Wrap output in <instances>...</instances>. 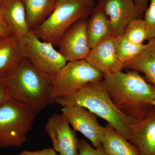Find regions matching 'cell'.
<instances>
[{"instance_id": "obj_1", "label": "cell", "mask_w": 155, "mask_h": 155, "mask_svg": "<svg viewBox=\"0 0 155 155\" xmlns=\"http://www.w3.org/2000/svg\"><path fill=\"white\" fill-rule=\"evenodd\" d=\"M54 101L62 107L78 106L86 108L105 120L117 133L131 142L138 120L127 116L117 108L106 90L103 80L89 84L74 94L56 99Z\"/></svg>"}, {"instance_id": "obj_2", "label": "cell", "mask_w": 155, "mask_h": 155, "mask_svg": "<svg viewBox=\"0 0 155 155\" xmlns=\"http://www.w3.org/2000/svg\"><path fill=\"white\" fill-rule=\"evenodd\" d=\"M103 82L111 100L122 113L138 120L148 115L144 107L151 105L155 87L137 71H121L104 75Z\"/></svg>"}, {"instance_id": "obj_3", "label": "cell", "mask_w": 155, "mask_h": 155, "mask_svg": "<svg viewBox=\"0 0 155 155\" xmlns=\"http://www.w3.org/2000/svg\"><path fill=\"white\" fill-rule=\"evenodd\" d=\"M5 81L9 96L27 105L36 115L55 103L51 76L37 69L27 58Z\"/></svg>"}, {"instance_id": "obj_4", "label": "cell", "mask_w": 155, "mask_h": 155, "mask_svg": "<svg viewBox=\"0 0 155 155\" xmlns=\"http://www.w3.org/2000/svg\"><path fill=\"white\" fill-rule=\"evenodd\" d=\"M94 8L92 0H58L49 16L32 31L40 39L57 46L65 32L77 21L86 19Z\"/></svg>"}, {"instance_id": "obj_5", "label": "cell", "mask_w": 155, "mask_h": 155, "mask_svg": "<svg viewBox=\"0 0 155 155\" xmlns=\"http://www.w3.org/2000/svg\"><path fill=\"white\" fill-rule=\"evenodd\" d=\"M36 116L27 105L9 97L0 105V147L22 146Z\"/></svg>"}, {"instance_id": "obj_6", "label": "cell", "mask_w": 155, "mask_h": 155, "mask_svg": "<svg viewBox=\"0 0 155 155\" xmlns=\"http://www.w3.org/2000/svg\"><path fill=\"white\" fill-rule=\"evenodd\" d=\"M104 75L85 60L67 62L51 76L54 100L69 96L89 84L103 80Z\"/></svg>"}, {"instance_id": "obj_7", "label": "cell", "mask_w": 155, "mask_h": 155, "mask_svg": "<svg viewBox=\"0 0 155 155\" xmlns=\"http://www.w3.org/2000/svg\"><path fill=\"white\" fill-rule=\"evenodd\" d=\"M19 42L24 58L47 75H56L67 63L53 45L39 39L32 30L19 38Z\"/></svg>"}, {"instance_id": "obj_8", "label": "cell", "mask_w": 155, "mask_h": 155, "mask_svg": "<svg viewBox=\"0 0 155 155\" xmlns=\"http://www.w3.org/2000/svg\"><path fill=\"white\" fill-rule=\"evenodd\" d=\"M61 111L74 131L83 134L94 147H102L105 127L100 125L95 114L78 106H64Z\"/></svg>"}, {"instance_id": "obj_9", "label": "cell", "mask_w": 155, "mask_h": 155, "mask_svg": "<svg viewBox=\"0 0 155 155\" xmlns=\"http://www.w3.org/2000/svg\"><path fill=\"white\" fill-rule=\"evenodd\" d=\"M45 130L51 140L53 148L59 155H78L79 140L64 114H52Z\"/></svg>"}, {"instance_id": "obj_10", "label": "cell", "mask_w": 155, "mask_h": 155, "mask_svg": "<svg viewBox=\"0 0 155 155\" xmlns=\"http://www.w3.org/2000/svg\"><path fill=\"white\" fill-rule=\"evenodd\" d=\"M87 20L73 24L60 39L59 52L67 62L85 60L91 51L87 32Z\"/></svg>"}, {"instance_id": "obj_11", "label": "cell", "mask_w": 155, "mask_h": 155, "mask_svg": "<svg viewBox=\"0 0 155 155\" xmlns=\"http://www.w3.org/2000/svg\"><path fill=\"white\" fill-rule=\"evenodd\" d=\"M107 17L112 36L122 35L131 21L140 14L134 0H100Z\"/></svg>"}, {"instance_id": "obj_12", "label": "cell", "mask_w": 155, "mask_h": 155, "mask_svg": "<svg viewBox=\"0 0 155 155\" xmlns=\"http://www.w3.org/2000/svg\"><path fill=\"white\" fill-rule=\"evenodd\" d=\"M85 60L104 75L114 74L124 69V64L116 55L112 35L91 49Z\"/></svg>"}, {"instance_id": "obj_13", "label": "cell", "mask_w": 155, "mask_h": 155, "mask_svg": "<svg viewBox=\"0 0 155 155\" xmlns=\"http://www.w3.org/2000/svg\"><path fill=\"white\" fill-rule=\"evenodd\" d=\"M0 14L14 35L21 38L30 31L22 0H2Z\"/></svg>"}, {"instance_id": "obj_14", "label": "cell", "mask_w": 155, "mask_h": 155, "mask_svg": "<svg viewBox=\"0 0 155 155\" xmlns=\"http://www.w3.org/2000/svg\"><path fill=\"white\" fill-rule=\"evenodd\" d=\"M130 143L137 147L140 155H155V113L150 112L138 120Z\"/></svg>"}, {"instance_id": "obj_15", "label": "cell", "mask_w": 155, "mask_h": 155, "mask_svg": "<svg viewBox=\"0 0 155 155\" xmlns=\"http://www.w3.org/2000/svg\"><path fill=\"white\" fill-rule=\"evenodd\" d=\"M24 58L18 37L0 38V77H8Z\"/></svg>"}, {"instance_id": "obj_16", "label": "cell", "mask_w": 155, "mask_h": 155, "mask_svg": "<svg viewBox=\"0 0 155 155\" xmlns=\"http://www.w3.org/2000/svg\"><path fill=\"white\" fill-rule=\"evenodd\" d=\"M87 20V32L91 49L111 35L110 23L100 2L94 8Z\"/></svg>"}, {"instance_id": "obj_17", "label": "cell", "mask_w": 155, "mask_h": 155, "mask_svg": "<svg viewBox=\"0 0 155 155\" xmlns=\"http://www.w3.org/2000/svg\"><path fill=\"white\" fill-rule=\"evenodd\" d=\"M102 147L106 155H140L136 147L108 124L105 127Z\"/></svg>"}, {"instance_id": "obj_18", "label": "cell", "mask_w": 155, "mask_h": 155, "mask_svg": "<svg viewBox=\"0 0 155 155\" xmlns=\"http://www.w3.org/2000/svg\"><path fill=\"white\" fill-rule=\"evenodd\" d=\"M58 0H22L29 30L44 22L52 13Z\"/></svg>"}, {"instance_id": "obj_19", "label": "cell", "mask_w": 155, "mask_h": 155, "mask_svg": "<svg viewBox=\"0 0 155 155\" xmlns=\"http://www.w3.org/2000/svg\"><path fill=\"white\" fill-rule=\"evenodd\" d=\"M124 68L143 73L155 87V39L149 40L144 49L132 61L124 64Z\"/></svg>"}, {"instance_id": "obj_20", "label": "cell", "mask_w": 155, "mask_h": 155, "mask_svg": "<svg viewBox=\"0 0 155 155\" xmlns=\"http://www.w3.org/2000/svg\"><path fill=\"white\" fill-rule=\"evenodd\" d=\"M114 42L117 57L124 65L136 58L147 46L134 44L123 35L114 36Z\"/></svg>"}, {"instance_id": "obj_21", "label": "cell", "mask_w": 155, "mask_h": 155, "mask_svg": "<svg viewBox=\"0 0 155 155\" xmlns=\"http://www.w3.org/2000/svg\"><path fill=\"white\" fill-rule=\"evenodd\" d=\"M128 40L137 45L143 44L148 39L147 31L144 20L134 19L128 24L123 35Z\"/></svg>"}, {"instance_id": "obj_22", "label": "cell", "mask_w": 155, "mask_h": 155, "mask_svg": "<svg viewBox=\"0 0 155 155\" xmlns=\"http://www.w3.org/2000/svg\"><path fill=\"white\" fill-rule=\"evenodd\" d=\"M145 13L144 21L147 31L149 41L155 39V0H150V5Z\"/></svg>"}, {"instance_id": "obj_23", "label": "cell", "mask_w": 155, "mask_h": 155, "mask_svg": "<svg viewBox=\"0 0 155 155\" xmlns=\"http://www.w3.org/2000/svg\"><path fill=\"white\" fill-rule=\"evenodd\" d=\"M78 155H106L102 147L94 148L84 140H78Z\"/></svg>"}, {"instance_id": "obj_24", "label": "cell", "mask_w": 155, "mask_h": 155, "mask_svg": "<svg viewBox=\"0 0 155 155\" xmlns=\"http://www.w3.org/2000/svg\"><path fill=\"white\" fill-rule=\"evenodd\" d=\"M17 155H59L53 148H47L36 151L24 150Z\"/></svg>"}, {"instance_id": "obj_25", "label": "cell", "mask_w": 155, "mask_h": 155, "mask_svg": "<svg viewBox=\"0 0 155 155\" xmlns=\"http://www.w3.org/2000/svg\"><path fill=\"white\" fill-rule=\"evenodd\" d=\"M9 97L5 79L0 77V105Z\"/></svg>"}, {"instance_id": "obj_26", "label": "cell", "mask_w": 155, "mask_h": 155, "mask_svg": "<svg viewBox=\"0 0 155 155\" xmlns=\"http://www.w3.org/2000/svg\"><path fill=\"white\" fill-rule=\"evenodd\" d=\"M14 35L3 19L0 14V38Z\"/></svg>"}, {"instance_id": "obj_27", "label": "cell", "mask_w": 155, "mask_h": 155, "mask_svg": "<svg viewBox=\"0 0 155 155\" xmlns=\"http://www.w3.org/2000/svg\"><path fill=\"white\" fill-rule=\"evenodd\" d=\"M140 14L145 12L147 7L148 0H134Z\"/></svg>"}, {"instance_id": "obj_28", "label": "cell", "mask_w": 155, "mask_h": 155, "mask_svg": "<svg viewBox=\"0 0 155 155\" xmlns=\"http://www.w3.org/2000/svg\"><path fill=\"white\" fill-rule=\"evenodd\" d=\"M150 104L152 106H154L155 107V90L154 95L152 101L151 102Z\"/></svg>"}, {"instance_id": "obj_29", "label": "cell", "mask_w": 155, "mask_h": 155, "mask_svg": "<svg viewBox=\"0 0 155 155\" xmlns=\"http://www.w3.org/2000/svg\"><path fill=\"white\" fill-rule=\"evenodd\" d=\"M2 0H0V2H1V1H2Z\"/></svg>"}, {"instance_id": "obj_30", "label": "cell", "mask_w": 155, "mask_h": 155, "mask_svg": "<svg viewBox=\"0 0 155 155\" xmlns=\"http://www.w3.org/2000/svg\"><path fill=\"white\" fill-rule=\"evenodd\" d=\"M92 1H95V0H92Z\"/></svg>"}]
</instances>
